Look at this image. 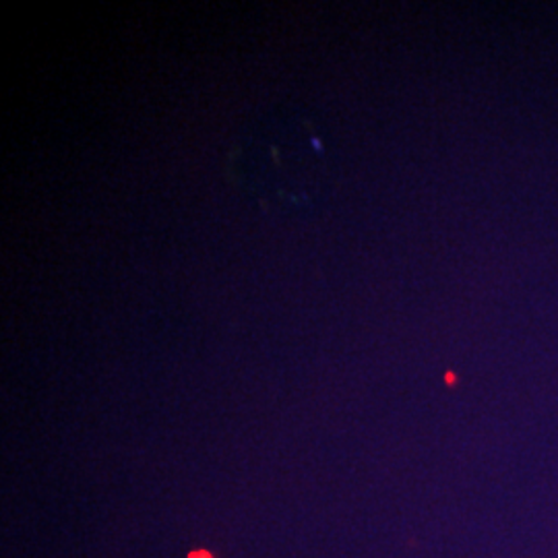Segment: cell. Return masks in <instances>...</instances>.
I'll return each instance as SVG.
<instances>
[{
    "label": "cell",
    "instance_id": "cell-1",
    "mask_svg": "<svg viewBox=\"0 0 558 558\" xmlns=\"http://www.w3.org/2000/svg\"><path fill=\"white\" fill-rule=\"evenodd\" d=\"M189 558H211V555H209V553H203V550H201V553H193V555H191V557Z\"/></svg>",
    "mask_w": 558,
    "mask_h": 558
}]
</instances>
